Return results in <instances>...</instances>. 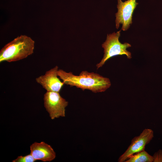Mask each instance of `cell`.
<instances>
[{
  "instance_id": "obj_1",
  "label": "cell",
  "mask_w": 162,
  "mask_h": 162,
  "mask_svg": "<svg viewBox=\"0 0 162 162\" xmlns=\"http://www.w3.org/2000/svg\"><path fill=\"white\" fill-rule=\"evenodd\" d=\"M57 75L64 84L76 86L84 91L88 89L96 93L105 91L111 85L110 79L99 74L87 71H82L78 76L72 72L58 69Z\"/></svg>"
},
{
  "instance_id": "obj_2",
  "label": "cell",
  "mask_w": 162,
  "mask_h": 162,
  "mask_svg": "<svg viewBox=\"0 0 162 162\" xmlns=\"http://www.w3.org/2000/svg\"><path fill=\"white\" fill-rule=\"evenodd\" d=\"M34 44V41L27 35L18 36L1 49L0 62H14L26 58L33 53Z\"/></svg>"
},
{
  "instance_id": "obj_3",
  "label": "cell",
  "mask_w": 162,
  "mask_h": 162,
  "mask_svg": "<svg viewBox=\"0 0 162 162\" xmlns=\"http://www.w3.org/2000/svg\"><path fill=\"white\" fill-rule=\"evenodd\" d=\"M121 30L107 35L106 39L102 44L104 54L100 62L96 64L97 69L101 67L105 62L111 58L118 55H126L128 59L131 58V53L127 49L131 46L130 44L125 42L122 44L119 40Z\"/></svg>"
},
{
  "instance_id": "obj_4",
  "label": "cell",
  "mask_w": 162,
  "mask_h": 162,
  "mask_svg": "<svg viewBox=\"0 0 162 162\" xmlns=\"http://www.w3.org/2000/svg\"><path fill=\"white\" fill-rule=\"evenodd\" d=\"M44 106L52 119L65 116V108L68 102L59 92L47 91L44 98Z\"/></svg>"
},
{
  "instance_id": "obj_5",
  "label": "cell",
  "mask_w": 162,
  "mask_h": 162,
  "mask_svg": "<svg viewBox=\"0 0 162 162\" xmlns=\"http://www.w3.org/2000/svg\"><path fill=\"white\" fill-rule=\"evenodd\" d=\"M118 12L116 14V27L118 29L120 24H122L121 29L127 30L132 23V16L134 11L138 3L136 0H128L123 2L117 0Z\"/></svg>"
},
{
  "instance_id": "obj_6",
  "label": "cell",
  "mask_w": 162,
  "mask_h": 162,
  "mask_svg": "<svg viewBox=\"0 0 162 162\" xmlns=\"http://www.w3.org/2000/svg\"><path fill=\"white\" fill-rule=\"evenodd\" d=\"M154 137V132L151 129H145L139 136H135L131 140V143L125 152L119 157L118 162H124L134 154L145 150Z\"/></svg>"
},
{
  "instance_id": "obj_7",
  "label": "cell",
  "mask_w": 162,
  "mask_h": 162,
  "mask_svg": "<svg viewBox=\"0 0 162 162\" xmlns=\"http://www.w3.org/2000/svg\"><path fill=\"white\" fill-rule=\"evenodd\" d=\"M58 67L56 66L46 72L45 74L36 79V82L47 91L59 92L64 84L58 77Z\"/></svg>"
},
{
  "instance_id": "obj_8",
  "label": "cell",
  "mask_w": 162,
  "mask_h": 162,
  "mask_svg": "<svg viewBox=\"0 0 162 162\" xmlns=\"http://www.w3.org/2000/svg\"><path fill=\"white\" fill-rule=\"evenodd\" d=\"M30 148V153L36 160L50 162L56 157V153L52 146L44 142H35Z\"/></svg>"
},
{
  "instance_id": "obj_9",
  "label": "cell",
  "mask_w": 162,
  "mask_h": 162,
  "mask_svg": "<svg viewBox=\"0 0 162 162\" xmlns=\"http://www.w3.org/2000/svg\"><path fill=\"white\" fill-rule=\"evenodd\" d=\"M153 156L150 155L145 150L135 153L129 158L124 162H152Z\"/></svg>"
},
{
  "instance_id": "obj_10",
  "label": "cell",
  "mask_w": 162,
  "mask_h": 162,
  "mask_svg": "<svg viewBox=\"0 0 162 162\" xmlns=\"http://www.w3.org/2000/svg\"><path fill=\"white\" fill-rule=\"evenodd\" d=\"M36 160L34 159L31 154L25 156H20L12 160L13 162H34Z\"/></svg>"
},
{
  "instance_id": "obj_11",
  "label": "cell",
  "mask_w": 162,
  "mask_h": 162,
  "mask_svg": "<svg viewBox=\"0 0 162 162\" xmlns=\"http://www.w3.org/2000/svg\"><path fill=\"white\" fill-rule=\"evenodd\" d=\"M154 162H162V150H159L153 155Z\"/></svg>"
}]
</instances>
